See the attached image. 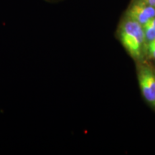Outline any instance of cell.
Wrapping results in <instances>:
<instances>
[{
  "label": "cell",
  "mask_w": 155,
  "mask_h": 155,
  "mask_svg": "<svg viewBox=\"0 0 155 155\" xmlns=\"http://www.w3.org/2000/svg\"><path fill=\"white\" fill-rule=\"evenodd\" d=\"M120 39L124 47L131 57L136 59L140 58L145 40L142 25L128 18L121 26Z\"/></svg>",
  "instance_id": "cell-1"
},
{
  "label": "cell",
  "mask_w": 155,
  "mask_h": 155,
  "mask_svg": "<svg viewBox=\"0 0 155 155\" xmlns=\"http://www.w3.org/2000/svg\"><path fill=\"white\" fill-rule=\"evenodd\" d=\"M138 80L143 96L151 105L155 106V73L147 65H140Z\"/></svg>",
  "instance_id": "cell-2"
},
{
  "label": "cell",
  "mask_w": 155,
  "mask_h": 155,
  "mask_svg": "<svg viewBox=\"0 0 155 155\" xmlns=\"http://www.w3.org/2000/svg\"><path fill=\"white\" fill-rule=\"evenodd\" d=\"M128 18L133 19L143 26L155 17V7L143 1L134 3L128 11Z\"/></svg>",
  "instance_id": "cell-3"
},
{
  "label": "cell",
  "mask_w": 155,
  "mask_h": 155,
  "mask_svg": "<svg viewBox=\"0 0 155 155\" xmlns=\"http://www.w3.org/2000/svg\"><path fill=\"white\" fill-rule=\"evenodd\" d=\"M144 29V38L147 41L151 42L155 40V29L147 26H142Z\"/></svg>",
  "instance_id": "cell-4"
},
{
  "label": "cell",
  "mask_w": 155,
  "mask_h": 155,
  "mask_svg": "<svg viewBox=\"0 0 155 155\" xmlns=\"http://www.w3.org/2000/svg\"><path fill=\"white\" fill-rule=\"evenodd\" d=\"M149 52H150V55L153 59L155 60V40H152L149 44Z\"/></svg>",
  "instance_id": "cell-5"
},
{
  "label": "cell",
  "mask_w": 155,
  "mask_h": 155,
  "mask_svg": "<svg viewBox=\"0 0 155 155\" xmlns=\"http://www.w3.org/2000/svg\"><path fill=\"white\" fill-rule=\"evenodd\" d=\"M143 26H147V27H150V28H152L155 29V17H153V18L150 19V20L147 22L146 24H144Z\"/></svg>",
  "instance_id": "cell-6"
},
{
  "label": "cell",
  "mask_w": 155,
  "mask_h": 155,
  "mask_svg": "<svg viewBox=\"0 0 155 155\" xmlns=\"http://www.w3.org/2000/svg\"><path fill=\"white\" fill-rule=\"evenodd\" d=\"M141 1H143L144 2L148 4V5H152L153 7H155V0H141Z\"/></svg>",
  "instance_id": "cell-7"
}]
</instances>
